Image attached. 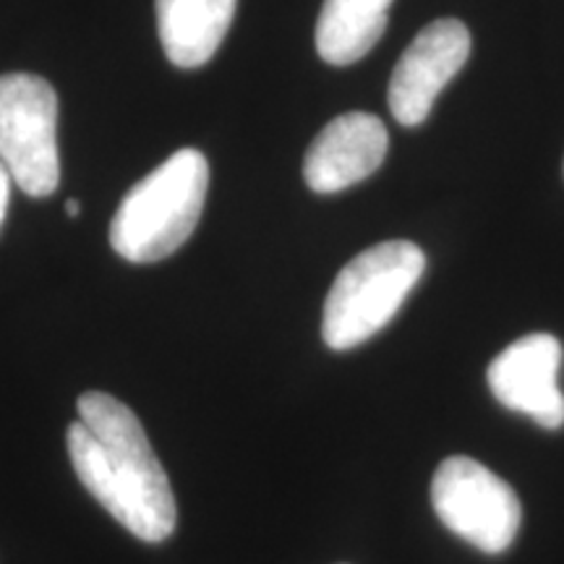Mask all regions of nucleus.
Instances as JSON below:
<instances>
[{
	"mask_svg": "<svg viewBox=\"0 0 564 564\" xmlns=\"http://www.w3.org/2000/svg\"><path fill=\"white\" fill-rule=\"evenodd\" d=\"M423 270L426 257L411 241H384L358 253L324 301V343L333 350H350L371 340L400 312Z\"/></svg>",
	"mask_w": 564,
	"mask_h": 564,
	"instance_id": "obj_3",
	"label": "nucleus"
},
{
	"mask_svg": "<svg viewBox=\"0 0 564 564\" xmlns=\"http://www.w3.org/2000/svg\"><path fill=\"white\" fill-rule=\"evenodd\" d=\"M209 165L199 150H178L141 178L110 223V246L133 264L167 259L202 220Z\"/></svg>",
	"mask_w": 564,
	"mask_h": 564,
	"instance_id": "obj_2",
	"label": "nucleus"
},
{
	"mask_svg": "<svg viewBox=\"0 0 564 564\" xmlns=\"http://www.w3.org/2000/svg\"><path fill=\"white\" fill-rule=\"evenodd\" d=\"M470 55V32L457 19L423 26L392 70L390 110L400 126H421L440 91L455 79Z\"/></svg>",
	"mask_w": 564,
	"mask_h": 564,
	"instance_id": "obj_6",
	"label": "nucleus"
},
{
	"mask_svg": "<svg viewBox=\"0 0 564 564\" xmlns=\"http://www.w3.org/2000/svg\"><path fill=\"white\" fill-rule=\"evenodd\" d=\"M79 212H82V204L76 202V199H68L66 202V215L68 217H79Z\"/></svg>",
	"mask_w": 564,
	"mask_h": 564,
	"instance_id": "obj_12",
	"label": "nucleus"
},
{
	"mask_svg": "<svg viewBox=\"0 0 564 564\" xmlns=\"http://www.w3.org/2000/svg\"><path fill=\"white\" fill-rule=\"evenodd\" d=\"M390 133L371 112H345L329 121L308 147L303 178L316 194H337L379 171Z\"/></svg>",
	"mask_w": 564,
	"mask_h": 564,
	"instance_id": "obj_8",
	"label": "nucleus"
},
{
	"mask_svg": "<svg viewBox=\"0 0 564 564\" xmlns=\"http://www.w3.org/2000/svg\"><path fill=\"white\" fill-rule=\"evenodd\" d=\"M66 444L76 476L126 531L160 544L178 523L173 486L137 413L105 392H84Z\"/></svg>",
	"mask_w": 564,
	"mask_h": 564,
	"instance_id": "obj_1",
	"label": "nucleus"
},
{
	"mask_svg": "<svg viewBox=\"0 0 564 564\" xmlns=\"http://www.w3.org/2000/svg\"><path fill=\"white\" fill-rule=\"evenodd\" d=\"M432 505L449 531L486 554L507 552L523 523L512 486L465 455L447 457L436 468Z\"/></svg>",
	"mask_w": 564,
	"mask_h": 564,
	"instance_id": "obj_5",
	"label": "nucleus"
},
{
	"mask_svg": "<svg viewBox=\"0 0 564 564\" xmlns=\"http://www.w3.org/2000/svg\"><path fill=\"white\" fill-rule=\"evenodd\" d=\"M392 0H324L316 51L333 66H350L382 40Z\"/></svg>",
	"mask_w": 564,
	"mask_h": 564,
	"instance_id": "obj_10",
	"label": "nucleus"
},
{
	"mask_svg": "<svg viewBox=\"0 0 564 564\" xmlns=\"http://www.w3.org/2000/svg\"><path fill=\"white\" fill-rule=\"evenodd\" d=\"M11 183H13V178H11L9 167H6L3 162H0V228H3V223H6V215H9V202H11Z\"/></svg>",
	"mask_w": 564,
	"mask_h": 564,
	"instance_id": "obj_11",
	"label": "nucleus"
},
{
	"mask_svg": "<svg viewBox=\"0 0 564 564\" xmlns=\"http://www.w3.org/2000/svg\"><path fill=\"white\" fill-rule=\"evenodd\" d=\"M238 0H158V32L167 61L199 68L223 45Z\"/></svg>",
	"mask_w": 564,
	"mask_h": 564,
	"instance_id": "obj_9",
	"label": "nucleus"
},
{
	"mask_svg": "<svg viewBox=\"0 0 564 564\" xmlns=\"http://www.w3.org/2000/svg\"><path fill=\"white\" fill-rule=\"evenodd\" d=\"M562 361V343L554 335H525L491 361L486 371L489 390L507 411L531 415L539 426L554 432L564 426V392L560 390Z\"/></svg>",
	"mask_w": 564,
	"mask_h": 564,
	"instance_id": "obj_7",
	"label": "nucleus"
},
{
	"mask_svg": "<svg viewBox=\"0 0 564 564\" xmlns=\"http://www.w3.org/2000/svg\"><path fill=\"white\" fill-rule=\"evenodd\" d=\"M0 162L24 194L58 188V95L42 76H0Z\"/></svg>",
	"mask_w": 564,
	"mask_h": 564,
	"instance_id": "obj_4",
	"label": "nucleus"
}]
</instances>
